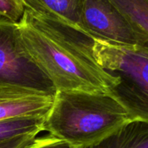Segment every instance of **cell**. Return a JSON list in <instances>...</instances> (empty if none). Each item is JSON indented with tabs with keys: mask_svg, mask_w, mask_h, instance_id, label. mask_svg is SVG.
<instances>
[{
	"mask_svg": "<svg viewBox=\"0 0 148 148\" xmlns=\"http://www.w3.org/2000/svg\"><path fill=\"white\" fill-rule=\"evenodd\" d=\"M18 23L28 53L56 91L114 94L120 79L96 62L93 37L27 9Z\"/></svg>",
	"mask_w": 148,
	"mask_h": 148,
	"instance_id": "cell-1",
	"label": "cell"
},
{
	"mask_svg": "<svg viewBox=\"0 0 148 148\" xmlns=\"http://www.w3.org/2000/svg\"><path fill=\"white\" fill-rule=\"evenodd\" d=\"M23 148H72L63 140L50 134L35 138Z\"/></svg>",
	"mask_w": 148,
	"mask_h": 148,
	"instance_id": "cell-12",
	"label": "cell"
},
{
	"mask_svg": "<svg viewBox=\"0 0 148 148\" xmlns=\"http://www.w3.org/2000/svg\"><path fill=\"white\" fill-rule=\"evenodd\" d=\"M137 121L114 94L56 91L43 127L72 148H89Z\"/></svg>",
	"mask_w": 148,
	"mask_h": 148,
	"instance_id": "cell-2",
	"label": "cell"
},
{
	"mask_svg": "<svg viewBox=\"0 0 148 148\" xmlns=\"http://www.w3.org/2000/svg\"><path fill=\"white\" fill-rule=\"evenodd\" d=\"M135 32L139 45L148 49V0H110Z\"/></svg>",
	"mask_w": 148,
	"mask_h": 148,
	"instance_id": "cell-8",
	"label": "cell"
},
{
	"mask_svg": "<svg viewBox=\"0 0 148 148\" xmlns=\"http://www.w3.org/2000/svg\"><path fill=\"white\" fill-rule=\"evenodd\" d=\"M53 101L51 95L0 83V121L46 116Z\"/></svg>",
	"mask_w": 148,
	"mask_h": 148,
	"instance_id": "cell-6",
	"label": "cell"
},
{
	"mask_svg": "<svg viewBox=\"0 0 148 148\" xmlns=\"http://www.w3.org/2000/svg\"><path fill=\"white\" fill-rule=\"evenodd\" d=\"M80 22L91 37L139 45L135 32L110 0H80Z\"/></svg>",
	"mask_w": 148,
	"mask_h": 148,
	"instance_id": "cell-5",
	"label": "cell"
},
{
	"mask_svg": "<svg viewBox=\"0 0 148 148\" xmlns=\"http://www.w3.org/2000/svg\"><path fill=\"white\" fill-rule=\"evenodd\" d=\"M89 148H148V122H132L105 141Z\"/></svg>",
	"mask_w": 148,
	"mask_h": 148,
	"instance_id": "cell-9",
	"label": "cell"
},
{
	"mask_svg": "<svg viewBox=\"0 0 148 148\" xmlns=\"http://www.w3.org/2000/svg\"><path fill=\"white\" fill-rule=\"evenodd\" d=\"M23 11L24 6L21 0H0V17L19 22Z\"/></svg>",
	"mask_w": 148,
	"mask_h": 148,
	"instance_id": "cell-11",
	"label": "cell"
},
{
	"mask_svg": "<svg viewBox=\"0 0 148 148\" xmlns=\"http://www.w3.org/2000/svg\"><path fill=\"white\" fill-rule=\"evenodd\" d=\"M21 2L24 9L37 16L66 23L85 33L80 22V0H21Z\"/></svg>",
	"mask_w": 148,
	"mask_h": 148,
	"instance_id": "cell-7",
	"label": "cell"
},
{
	"mask_svg": "<svg viewBox=\"0 0 148 148\" xmlns=\"http://www.w3.org/2000/svg\"><path fill=\"white\" fill-rule=\"evenodd\" d=\"M36 137L32 136H25V137H20L16 140L1 143L0 148H23L25 147L30 140L35 139Z\"/></svg>",
	"mask_w": 148,
	"mask_h": 148,
	"instance_id": "cell-13",
	"label": "cell"
},
{
	"mask_svg": "<svg viewBox=\"0 0 148 148\" xmlns=\"http://www.w3.org/2000/svg\"><path fill=\"white\" fill-rule=\"evenodd\" d=\"M92 50L96 62L119 77L114 94L139 121L148 122V49L93 37Z\"/></svg>",
	"mask_w": 148,
	"mask_h": 148,
	"instance_id": "cell-3",
	"label": "cell"
},
{
	"mask_svg": "<svg viewBox=\"0 0 148 148\" xmlns=\"http://www.w3.org/2000/svg\"><path fill=\"white\" fill-rule=\"evenodd\" d=\"M0 83L55 95L46 74L28 53L18 22L0 17Z\"/></svg>",
	"mask_w": 148,
	"mask_h": 148,
	"instance_id": "cell-4",
	"label": "cell"
},
{
	"mask_svg": "<svg viewBox=\"0 0 148 148\" xmlns=\"http://www.w3.org/2000/svg\"><path fill=\"white\" fill-rule=\"evenodd\" d=\"M45 117H19L0 121V144L20 137H36L44 131Z\"/></svg>",
	"mask_w": 148,
	"mask_h": 148,
	"instance_id": "cell-10",
	"label": "cell"
}]
</instances>
